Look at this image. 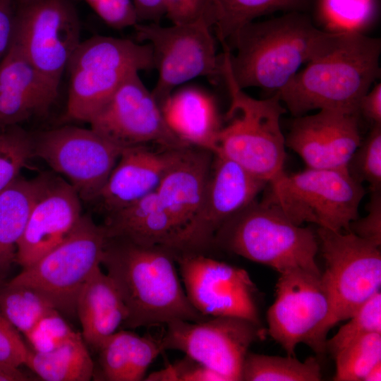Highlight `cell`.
<instances>
[{
  "mask_svg": "<svg viewBox=\"0 0 381 381\" xmlns=\"http://www.w3.org/2000/svg\"><path fill=\"white\" fill-rule=\"evenodd\" d=\"M107 238L104 226L83 214L63 241L10 282L36 289L60 313H76L78 294L100 267Z\"/></svg>",
  "mask_w": 381,
  "mask_h": 381,
  "instance_id": "obj_9",
  "label": "cell"
},
{
  "mask_svg": "<svg viewBox=\"0 0 381 381\" xmlns=\"http://www.w3.org/2000/svg\"><path fill=\"white\" fill-rule=\"evenodd\" d=\"M381 380V361L377 363L368 372L363 381H380Z\"/></svg>",
  "mask_w": 381,
  "mask_h": 381,
  "instance_id": "obj_47",
  "label": "cell"
},
{
  "mask_svg": "<svg viewBox=\"0 0 381 381\" xmlns=\"http://www.w3.org/2000/svg\"><path fill=\"white\" fill-rule=\"evenodd\" d=\"M75 312L86 344L98 351L128 317L126 307L112 279L97 267L80 289Z\"/></svg>",
  "mask_w": 381,
  "mask_h": 381,
  "instance_id": "obj_24",
  "label": "cell"
},
{
  "mask_svg": "<svg viewBox=\"0 0 381 381\" xmlns=\"http://www.w3.org/2000/svg\"><path fill=\"white\" fill-rule=\"evenodd\" d=\"M75 334L61 313L53 309L42 317L25 337L32 351L46 353L60 346Z\"/></svg>",
  "mask_w": 381,
  "mask_h": 381,
  "instance_id": "obj_37",
  "label": "cell"
},
{
  "mask_svg": "<svg viewBox=\"0 0 381 381\" xmlns=\"http://www.w3.org/2000/svg\"><path fill=\"white\" fill-rule=\"evenodd\" d=\"M359 114L364 116L372 126L381 124V84H375L363 96L358 106Z\"/></svg>",
  "mask_w": 381,
  "mask_h": 381,
  "instance_id": "obj_44",
  "label": "cell"
},
{
  "mask_svg": "<svg viewBox=\"0 0 381 381\" xmlns=\"http://www.w3.org/2000/svg\"><path fill=\"white\" fill-rule=\"evenodd\" d=\"M176 261L186 296L200 314L260 325L256 287L245 270L200 253H176Z\"/></svg>",
  "mask_w": 381,
  "mask_h": 381,
  "instance_id": "obj_14",
  "label": "cell"
},
{
  "mask_svg": "<svg viewBox=\"0 0 381 381\" xmlns=\"http://www.w3.org/2000/svg\"><path fill=\"white\" fill-rule=\"evenodd\" d=\"M325 268L320 283L328 313L306 345L318 353L325 351L330 329L350 318L380 291V247L351 231L318 227L316 231Z\"/></svg>",
  "mask_w": 381,
  "mask_h": 381,
  "instance_id": "obj_6",
  "label": "cell"
},
{
  "mask_svg": "<svg viewBox=\"0 0 381 381\" xmlns=\"http://www.w3.org/2000/svg\"><path fill=\"white\" fill-rule=\"evenodd\" d=\"M160 339L164 350H177L224 377L241 380L244 359L250 345L262 339L260 325L236 317L207 320H176Z\"/></svg>",
  "mask_w": 381,
  "mask_h": 381,
  "instance_id": "obj_12",
  "label": "cell"
},
{
  "mask_svg": "<svg viewBox=\"0 0 381 381\" xmlns=\"http://www.w3.org/2000/svg\"><path fill=\"white\" fill-rule=\"evenodd\" d=\"M162 351L160 339L116 331L98 349L102 375L109 381L142 380Z\"/></svg>",
  "mask_w": 381,
  "mask_h": 381,
  "instance_id": "obj_26",
  "label": "cell"
},
{
  "mask_svg": "<svg viewBox=\"0 0 381 381\" xmlns=\"http://www.w3.org/2000/svg\"><path fill=\"white\" fill-rule=\"evenodd\" d=\"M222 78L230 96L227 123L217 140L219 152L267 183L284 171L286 143L280 126L286 109L278 92L264 99L247 95L234 80L228 51L222 54Z\"/></svg>",
  "mask_w": 381,
  "mask_h": 381,
  "instance_id": "obj_4",
  "label": "cell"
},
{
  "mask_svg": "<svg viewBox=\"0 0 381 381\" xmlns=\"http://www.w3.org/2000/svg\"><path fill=\"white\" fill-rule=\"evenodd\" d=\"M380 53L379 38L336 32L278 92L280 99L295 117L323 109L359 114L361 98L380 76Z\"/></svg>",
  "mask_w": 381,
  "mask_h": 381,
  "instance_id": "obj_3",
  "label": "cell"
},
{
  "mask_svg": "<svg viewBox=\"0 0 381 381\" xmlns=\"http://www.w3.org/2000/svg\"><path fill=\"white\" fill-rule=\"evenodd\" d=\"M315 13L332 32H361L370 26L378 10L377 0H315Z\"/></svg>",
  "mask_w": 381,
  "mask_h": 381,
  "instance_id": "obj_32",
  "label": "cell"
},
{
  "mask_svg": "<svg viewBox=\"0 0 381 381\" xmlns=\"http://www.w3.org/2000/svg\"><path fill=\"white\" fill-rule=\"evenodd\" d=\"M267 182L219 152L213 153L201 208L191 224L175 241L176 253H200L213 245L219 229L256 200Z\"/></svg>",
  "mask_w": 381,
  "mask_h": 381,
  "instance_id": "obj_16",
  "label": "cell"
},
{
  "mask_svg": "<svg viewBox=\"0 0 381 381\" xmlns=\"http://www.w3.org/2000/svg\"><path fill=\"white\" fill-rule=\"evenodd\" d=\"M30 351L20 332L0 310V361L20 367L25 365Z\"/></svg>",
  "mask_w": 381,
  "mask_h": 381,
  "instance_id": "obj_40",
  "label": "cell"
},
{
  "mask_svg": "<svg viewBox=\"0 0 381 381\" xmlns=\"http://www.w3.org/2000/svg\"><path fill=\"white\" fill-rule=\"evenodd\" d=\"M133 28L137 41L152 47L158 78L151 92L159 106L188 80L205 77L217 82L222 78V55H217L215 37L204 18L171 26L138 23Z\"/></svg>",
  "mask_w": 381,
  "mask_h": 381,
  "instance_id": "obj_10",
  "label": "cell"
},
{
  "mask_svg": "<svg viewBox=\"0 0 381 381\" xmlns=\"http://www.w3.org/2000/svg\"><path fill=\"white\" fill-rule=\"evenodd\" d=\"M164 2L166 16L172 24L188 23L204 18L205 0H164Z\"/></svg>",
  "mask_w": 381,
  "mask_h": 381,
  "instance_id": "obj_42",
  "label": "cell"
},
{
  "mask_svg": "<svg viewBox=\"0 0 381 381\" xmlns=\"http://www.w3.org/2000/svg\"><path fill=\"white\" fill-rule=\"evenodd\" d=\"M80 42L79 18L69 0L17 4L12 43L57 94L63 73Z\"/></svg>",
  "mask_w": 381,
  "mask_h": 381,
  "instance_id": "obj_11",
  "label": "cell"
},
{
  "mask_svg": "<svg viewBox=\"0 0 381 381\" xmlns=\"http://www.w3.org/2000/svg\"><path fill=\"white\" fill-rule=\"evenodd\" d=\"M15 0H0V56L2 58L11 46L15 30Z\"/></svg>",
  "mask_w": 381,
  "mask_h": 381,
  "instance_id": "obj_43",
  "label": "cell"
},
{
  "mask_svg": "<svg viewBox=\"0 0 381 381\" xmlns=\"http://www.w3.org/2000/svg\"><path fill=\"white\" fill-rule=\"evenodd\" d=\"M265 189L262 200L294 224L311 223L345 232L358 218L359 205L365 194L363 184L355 181L347 169L307 168L293 174L283 171Z\"/></svg>",
  "mask_w": 381,
  "mask_h": 381,
  "instance_id": "obj_8",
  "label": "cell"
},
{
  "mask_svg": "<svg viewBox=\"0 0 381 381\" xmlns=\"http://www.w3.org/2000/svg\"><path fill=\"white\" fill-rule=\"evenodd\" d=\"M33 156L32 136L19 125L0 131V193L20 176Z\"/></svg>",
  "mask_w": 381,
  "mask_h": 381,
  "instance_id": "obj_34",
  "label": "cell"
},
{
  "mask_svg": "<svg viewBox=\"0 0 381 381\" xmlns=\"http://www.w3.org/2000/svg\"><path fill=\"white\" fill-rule=\"evenodd\" d=\"M359 116L323 109L296 116L285 137L286 146L301 157L307 168L346 169L362 140Z\"/></svg>",
  "mask_w": 381,
  "mask_h": 381,
  "instance_id": "obj_18",
  "label": "cell"
},
{
  "mask_svg": "<svg viewBox=\"0 0 381 381\" xmlns=\"http://www.w3.org/2000/svg\"><path fill=\"white\" fill-rule=\"evenodd\" d=\"M213 243L279 273L302 269L321 275L316 262V231L294 224L262 199L253 200L229 219L216 233Z\"/></svg>",
  "mask_w": 381,
  "mask_h": 381,
  "instance_id": "obj_5",
  "label": "cell"
},
{
  "mask_svg": "<svg viewBox=\"0 0 381 381\" xmlns=\"http://www.w3.org/2000/svg\"><path fill=\"white\" fill-rule=\"evenodd\" d=\"M33 138V155L64 175L80 199L95 200L124 147L92 128L64 126Z\"/></svg>",
  "mask_w": 381,
  "mask_h": 381,
  "instance_id": "obj_13",
  "label": "cell"
},
{
  "mask_svg": "<svg viewBox=\"0 0 381 381\" xmlns=\"http://www.w3.org/2000/svg\"><path fill=\"white\" fill-rule=\"evenodd\" d=\"M107 236L170 248L177 229L156 191L107 214Z\"/></svg>",
  "mask_w": 381,
  "mask_h": 381,
  "instance_id": "obj_25",
  "label": "cell"
},
{
  "mask_svg": "<svg viewBox=\"0 0 381 381\" xmlns=\"http://www.w3.org/2000/svg\"><path fill=\"white\" fill-rule=\"evenodd\" d=\"M146 380L152 381H226L221 375L188 356L174 365L149 375Z\"/></svg>",
  "mask_w": 381,
  "mask_h": 381,
  "instance_id": "obj_39",
  "label": "cell"
},
{
  "mask_svg": "<svg viewBox=\"0 0 381 381\" xmlns=\"http://www.w3.org/2000/svg\"><path fill=\"white\" fill-rule=\"evenodd\" d=\"M321 366L314 357L301 361L294 356H278L249 353L243 361L241 380L320 381Z\"/></svg>",
  "mask_w": 381,
  "mask_h": 381,
  "instance_id": "obj_30",
  "label": "cell"
},
{
  "mask_svg": "<svg viewBox=\"0 0 381 381\" xmlns=\"http://www.w3.org/2000/svg\"><path fill=\"white\" fill-rule=\"evenodd\" d=\"M109 27L122 30L138 23L132 0H84Z\"/></svg>",
  "mask_w": 381,
  "mask_h": 381,
  "instance_id": "obj_38",
  "label": "cell"
},
{
  "mask_svg": "<svg viewBox=\"0 0 381 381\" xmlns=\"http://www.w3.org/2000/svg\"><path fill=\"white\" fill-rule=\"evenodd\" d=\"M335 381H363L377 363L381 361V333L367 334L337 353Z\"/></svg>",
  "mask_w": 381,
  "mask_h": 381,
  "instance_id": "obj_33",
  "label": "cell"
},
{
  "mask_svg": "<svg viewBox=\"0 0 381 381\" xmlns=\"http://www.w3.org/2000/svg\"><path fill=\"white\" fill-rule=\"evenodd\" d=\"M167 125L182 142L215 152L222 127L212 95L196 87L173 92L160 105Z\"/></svg>",
  "mask_w": 381,
  "mask_h": 381,
  "instance_id": "obj_23",
  "label": "cell"
},
{
  "mask_svg": "<svg viewBox=\"0 0 381 381\" xmlns=\"http://www.w3.org/2000/svg\"><path fill=\"white\" fill-rule=\"evenodd\" d=\"M57 95L12 43L0 60V131L47 111Z\"/></svg>",
  "mask_w": 381,
  "mask_h": 381,
  "instance_id": "obj_22",
  "label": "cell"
},
{
  "mask_svg": "<svg viewBox=\"0 0 381 381\" xmlns=\"http://www.w3.org/2000/svg\"><path fill=\"white\" fill-rule=\"evenodd\" d=\"M346 169L357 182L367 183L370 191L381 190V124L372 126L353 153Z\"/></svg>",
  "mask_w": 381,
  "mask_h": 381,
  "instance_id": "obj_36",
  "label": "cell"
},
{
  "mask_svg": "<svg viewBox=\"0 0 381 381\" xmlns=\"http://www.w3.org/2000/svg\"><path fill=\"white\" fill-rule=\"evenodd\" d=\"M212 160L213 152L210 150L194 146L184 147L156 190L177 229L170 249L201 208Z\"/></svg>",
  "mask_w": 381,
  "mask_h": 381,
  "instance_id": "obj_21",
  "label": "cell"
},
{
  "mask_svg": "<svg viewBox=\"0 0 381 381\" xmlns=\"http://www.w3.org/2000/svg\"><path fill=\"white\" fill-rule=\"evenodd\" d=\"M25 365L46 381H89L95 374L94 362L79 332L51 351L30 349Z\"/></svg>",
  "mask_w": 381,
  "mask_h": 381,
  "instance_id": "obj_29",
  "label": "cell"
},
{
  "mask_svg": "<svg viewBox=\"0 0 381 381\" xmlns=\"http://www.w3.org/2000/svg\"><path fill=\"white\" fill-rule=\"evenodd\" d=\"M138 22L159 23L162 18L166 15L164 0H132Z\"/></svg>",
  "mask_w": 381,
  "mask_h": 381,
  "instance_id": "obj_45",
  "label": "cell"
},
{
  "mask_svg": "<svg viewBox=\"0 0 381 381\" xmlns=\"http://www.w3.org/2000/svg\"><path fill=\"white\" fill-rule=\"evenodd\" d=\"M176 263V253L165 246L107 238L101 265L126 307V327L198 321L205 318L189 301Z\"/></svg>",
  "mask_w": 381,
  "mask_h": 381,
  "instance_id": "obj_1",
  "label": "cell"
},
{
  "mask_svg": "<svg viewBox=\"0 0 381 381\" xmlns=\"http://www.w3.org/2000/svg\"><path fill=\"white\" fill-rule=\"evenodd\" d=\"M0 361V381H27L32 379L19 368Z\"/></svg>",
  "mask_w": 381,
  "mask_h": 381,
  "instance_id": "obj_46",
  "label": "cell"
},
{
  "mask_svg": "<svg viewBox=\"0 0 381 381\" xmlns=\"http://www.w3.org/2000/svg\"><path fill=\"white\" fill-rule=\"evenodd\" d=\"M1 59V57L0 56V60Z\"/></svg>",
  "mask_w": 381,
  "mask_h": 381,
  "instance_id": "obj_49",
  "label": "cell"
},
{
  "mask_svg": "<svg viewBox=\"0 0 381 381\" xmlns=\"http://www.w3.org/2000/svg\"><path fill=\"white\" fill-rule=\"evenodd\" d=\"M368 214L353 221L349 231L377 246L381 245V190L371 191Z\"/></svg>",
  "mask_w": 381,
  "mask_h": 381,
  "instance_id": "obj_41",
  "label": "cell"
},
{
  "mask_svg": "<svg viewBox=\"0 0 381 381\" xmlns=\"http://www.w3.org/2000/svg\"><path fill=\"white\" fill-rule=\"evenodd\" d=\"M89 123L90 128L122 147L190 146L169 128L159 104L143 83L139 72L131 73L121 83Z\"/></svg>",
  "mask_w": 381,
  "mask_h": 381,
  "instance_id": "obj_15",
  "label": "cell"
},
{
  "mask_svg": "<svg viewBox=\"0 0 381 381\" xmlns=\"http://www.w3.org/2000/svg\"><path fill=\"white\" fill-rule=\"evenodd\" d=\"M152 68L148 43L102 35L80 42L67 67L70 85L64 119L89 123L131 73Z\"/></svg>",
  "mask_w": 381,
  "mask_h": 381,
  "instance_id": "obj_7",
  "label": "cell"
},
{
  "mask_svg": "<svg viewBox=\"0 0 381 381\" xmlns=\"http://www.w3.org/2000/svg\"><path fill=\"white\" fill-rule=\"evenodd\" d=\"M336 32L316 27L306 12H286L242 27L228 44L232 76L241 89L278 92Z\"/></svg>",
  "mask_w": 381,
  "mask_h": 381,
  "instance_id": "obj_2",
  "label": "cell"
},
{
  "mask_svg": "<svg viewBox=\"0 0 381 381\" xmlns=\"http://www.w3.org/2000/svg\"><path fill=\"white\" fill-rule=\"evenodd\" d=\"M328 313L320 276L302 269L279 273L276 298L267 313V333L285 351L295 356L297 345L307 344Z\"/></svg>",
  "mask_w": 381,
  "mask_h": 381,
  "instance_id": "obj_17",
  "label": "cell"
},
{
  "mask_svg": "<svg viewBox=\"0 0 381 381\" xmlns=\"http://www.w3.org/2000/svg\"><path fill=\"white\" fill-rule=\"evenodd\" d=\"M344 325L325 342V351L334 357L344 348L358 338L372 332L381 333V293L370 298Z\"/></svg>",
  "mask_w": 381,
  "mask_h": 381,
  "instance_id": "obj_35",
  "label": "cell"
},
{
  "mask_svg": "<svg viewBox=\"0 0 381 381\" xmlns=\"http://www.w3.org/2000/svg\"><path fill=\"white\" fill-rule=\"evenodd\" d=\"M34 0H15V1L17 3V4H26L30 1H32Z\"/></svg>",
  "mask_w": 381,
  "mask_h": 381,
  "instance_id": "obj_48",
  "label": "cell"
},
{
  "mask_svg": "<svg viewBox=\"0 0 381 381\" xmlns=\"http://www.w3.org/2000/svg\"><path fill=\"white\" fill-rule=\"evenodd\" d=\"M315 0H205L204 18L222 46L256 18L276 11L306 12Z\"/></svg>",
  "mask_w": 381,
  "mask_h": 381,
  "instance_id": "obj_28",
  "label": "cell"
},
{
  "mask_svg": "<svg viewBox=\"0 0 381 381\" xmlns=\"http://www.w3.org/2000/svg\"><path fill=\"white\" fill-rule=\"evenodd\" d=\"M184 147L155 145L124 147L96 200L108 214L156 191Z\"/></svg>",
  "mask_w": 381,
  "mask_h": 381,
  "instance_id": "obj_20",
  "label": "cell"
},
{
  "mask_svg": "<svg viewBox=\"0 0 381 381\" xmlns=\"http://www.w3.org/2000/svg\"><path fill=\"white\" fill-rule=\"evenodd\" d=\"M53 309L56 308L46 297L29 286L9 282L0 289L1 313L24 336Z\"/></svg>",
  "mask_w": 381,
  "mask_h": 381,
  "instance_id": "obj_31",
  "label": "cell"
},
{
  "mask_svg": "<svg viewBox=\"0 0 381 381\" xmlns=\"http://www.w3.org/2000/svg\"><path fill=\"white\" fill-rule=\"evenodd\" d=\"M80 198L67 181L49 176L18 242L15 261L25 268L63 241L81 217Z\"/></svg>",
  "mask_w": 381,
  "mask_h": 381,
  "instance_id": "obj_19",
  "label": "cell"
},
{
  "mask_svg": "<svg viewBox=\"0 0 381 381\" xmlns=\"http://www.w3.org/2000/svg\"><path fill=\"white\" fill-rule=\"evenodd\" d=\"M48 178L42 175L26 179L19 176L0 193V270L15 261L18 242Z\"/></svg>",
  "mask_w": 381,
  "mask_h": 381,
  "instance_id": "obj_27",
  "label": "cell"
}]
</instances>
